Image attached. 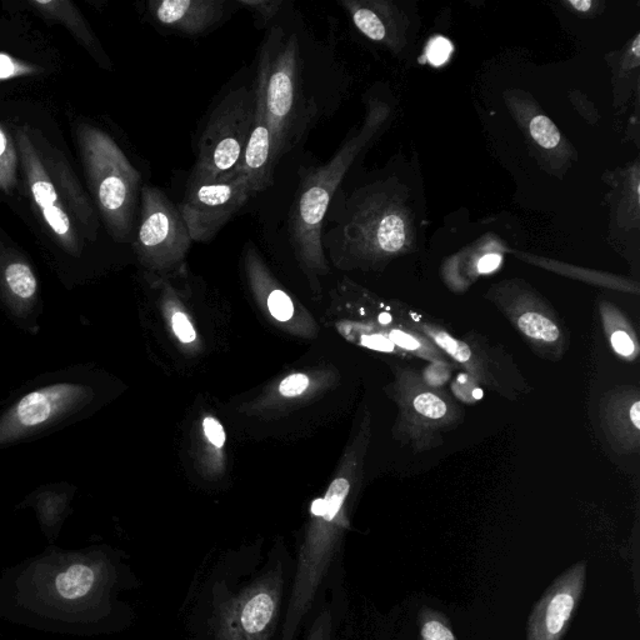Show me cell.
<instances>
[{
  "label": "cell",
  "instance_id": "33",
  "mask_svg": "<svg viewBox=\"0 0 640 640\" xmlns=\"http://www.w3.org/2000/svg\"><path fill=\"white\" fill-rule=\"evenodd\" d=\"M502 263V258L497 254H488L485 255L482 259L479 260L478 270L480 273H490L494 272Z\"/></svg>",
  "mask_w": 640,
  "mask_h": 640
},
{
  "label": "cell",
  "instance_id": "9",
  "mask_svg": "<svg viewBox=\"0 0 640 640\" xmlns=\"http://www.w3.org/2000/svg\"><path fill=\"white\" fill-rule=\"evenodd\" d=\"M328 235H337L339 247L362 253H395L407 242L404 219L392 209L370 202L358 205L348 222Z\"/></svg>",
  "mask_w": 640,
  "mask_h": 640
},
{
  "label": "cell",
  "instance_id": "19",
  "mask_svg": "<svg viewBox=\"0 0 640 640\" xmlns=\"http://www.w3.org/2000/svg\"><path fill=\"white\" fill-rule=\"evenodd\" d=\"M17 160L12 139L0 127V188L4 192H9L14 187Z\"/></svg>",
  "mask_w": 640,
  "mask_h": 640
},
{
  "label": "cell",
  "instance_id": "4",
  "mask_svg": "<svg viewBox=\"0 0 640 640\" xmlns=\"http://www.w3.org/2000/svg\"><path fill=\"white\" fill-rule=\"evenodd\" d=\"M85 165L109 232L120 242L132 235L140 192V174L108 134L79 129Z\"/></svg>",
  "mask_w": 640,
  "mask_h": 640
},
{
  "label": "cell",
  "instance_id": "30",
  "mask_svg": "<svg viewBox=\"0 0 640 640\" xmlns=\"http://www.w3.org/2000/svg\"><path fill=\"white\" fill-rule=\"evenodd\" d=\"M173 328L175 334L178 335V338L182 340L184 343H192L195 340L194 329L192 324H190L187 317H185L182 313H177L173 317Z\"/></svg>",
  "mask_w": 640,
  "mask_h": 640
},
{
  "label": "cell",
  "instance_id": "18",
  "mask_svg": "<svg viewBox=\"0 0 640 640\" xmlns=\"http://www.w3.org/2000/svg\"><path fill=\"white\" fill-rule=\"evenodd\" d=\"M423 332L433 339V342L438 345L440 349H443L445 353H448L450 357L457 360V362L467 365L472 364L473 354L469 345L459 342V340L450 337L448 333L443 332L438 328L432 327V325H424Z\"/></svg>",
  "mask_w": 640,
  "mask_h": 640
},
{
  "label": "cell",
  "instance_id": "17",
  "mask_svg": "<svg viewBox=\"0 0 640 640\" xmlns=\"http://www.w3.org/2000/svg\"><path fill=\"white\" fill-rule=\"evenodd\" d=\"M95 582L93 569L84 564H74L60 573L55 580V588L60 597L74 600L84 597L92 590Z\"/></svg>",
  "mask_w": 640,
  "mask_h": 640
},
{
  "label": "cell",
  "instance_id": "7",
  "mask_svg": "<svg viewBox=\"0 0 640 640\" xmlns=\"http://www.w3.org/2000/svg\"><path fill=\"white\" fill-rule=\"evenodd\" d=\"M247 177L225 180L189 178L187 193L179 205L194 242H209L253 198Z\"/></svg>",
  "mask_w": 640,
  "mask_h": 640
},
{
  "label": "cell",
  "instance_id": "15",
  "mask_svg": "<svg viewBox=\"0 0 640 640\" xmlns=\"http://www.w3.org/2000/svg\"><path fill=\"white\" fill-rule=\"evenodd\" d=\"M340 4L347 10L355 27L365 37L374 42H383L388 38V23L380 4L357 2V0H343Z\"/></svg>",
  "mask_w": 640,
  "mask_h": 640
},
{
  "label": "cell",
  "instance_id": "2",
  "mask_svg": "<svg viewBox=\"0 0 640 640\" xmlns=\"http://www.w3.org/2000/svg\"><path fill=\"white\" fill-rule=\"evenodd\" d=\"M255 99L262 105L277 164L297 142L300 108V54L297 35L272 29L260 49Z\"/></svg>",
  "mask_w": 640,
  "mask_h": 640
},
{
  "label": "cell",
  "instance_id": "23",
  "mask_svg": "<svg viewBox=\"0 0 640 640\" xmlns=\"http://www.w3.org/2000/svg\"><path fill=\"white\" fill-rule=\"evenodd\" d=\"M234 3L248 9L263 24L272 22L284 4L282 0H237Z\"/></svg>",
  "mask_w": 640,
  "mask_h": 640
},
{
  "label": "cell",
  "instance_id": "1",
  "mask_svg": "<svg viewBox=\"0 0 640 640\" xmlns=\"http://www.w3.org/2000/svg\"><path fill=\"white\" fill-rule=\"evenodd\" d=\"M102 377L78 364L38 375L0 409V450L33 442L93 414L104 397Z\"/></svg>",
  "mask_w": 640,
  "mask_h": 640
},
{
  "label": "cell",
  "instance_id": "25",
  "mask_svg": "<svg viewBox=\"0 0 640 640\" xmlns=\"http://www.w3.org/2000/svg\"><path fill=\"white\" fill-rule=\"evenodd\" d=\"M268 308L275 319L287 322L293 317L294 307L292 300L283 290L275 289L268 298Z\"/></svg>",
  "mask_w": 640,
  "mask_h": 640
},
{
  "label": "cell",
  "instance_id": "24",
  "mask_svg": "<svg viewBox=\"0 0 640 640\" xmlns=\"http://www.w3.org/2000/svg\"><path fill=\"white\" fill-rule=\"evenodd\" d=\"M627 327L628 325L625 324L622 328L612 330L609 338L615 353L622 355L624 358L633 359L637 357L639 348L637 340H635L634 335Z\"/></svg>",
  "mask_w": 640,
  "mask_h": 640
},
{
  "label": "cell",
  "instance_id": "29",
  "mask_svg": "<svg viewBox=\"0 0 640 640\" xmlns=\"http://www.w3.org/2000/svg\"><path fill=\"white\" fill-rule=\"evenodd\" d=\"M308 384L309 380L305 375L294 374L283 380L279 390L285 397H294V395L302 394L308 388Z\"/></svg>",
  "mask_w": 640,
  "mask_h": 640
},
{
  "label": "cell",
  "instance_id": "6",
  "mask_svg": "<svg viewBox=\"0 0 640 640\" xmlns=\"http://www.w3.org/2000/svg\"><path fill=\"white\" fill-rule=\"evenodd\" d=\"M280 567L263 573L240 589L228 594L215 607L212 633L215 640H269L277 624L284 572Z\"/></svg>",
  "mask_w": 640,
  "mask_h": 640
},
{
  "label": "cell",
  "instance_id": "22",
  "mask_svg": "<svg viewBox=\"0 0 640 640\" xmlns=\"http://www.w3.org/2000/svg\"><path fill=\"white\" fill-rule=\"evenodd\" d=\"M349 482L347 479L339 478L335 479L330 488L328 489L327 495H325L324 505H325V513L322 517L325 520H332L337 517L340 508H342L344 499L347 498L349 493Z\"/></svg>",
  "mask_w": 640,
  "mask_h": 640
},
{
  "label": "cell",
  "instance_id": "27",
  "mask_svg": "<svg viewBox=\"0 0 640 640\" xmlns=\"http://www.w3.org/2000/svg\"><path fill=\"white\" fill-rule=\"evenodd\" d=\"M32 72L28 65L17 62L9 55L0 54V80L20 77V75Z\"/></svg>",
  "mask_w": 640,
  "mask_h": 640
},
{
  "label": "cell",
  "instance_id": "20",
  "mask_svg": "<svg viewBox=\"0 0 640 640\" xmlns=\"http://www.w3.org/2000/svg\"><path fill=\"white\" fill-rule=\"evenodd\" d=\"M530 134L534 138L540 147L545 149H553L557 147L560 142V134L557 127H555L552 120L544 115H538L533 118L529 124Z\"/></svg>",
  "mask_w": 640,
  "mask_h": 640
},
{
  "label": "cell",
  "instance_id": "8",
  "mask_svg": "<svg viewBox=\"0 0 640 640\" xmlns=\"http://www.w3.org/2000/svg\"><path fill=\"white\" fill-rule=\"evenodd\" d=\"M140 224L137 232L138 252L155 265L182 259L192 238L179 207L162 189L144 187L140 192Z\"/></svg>",
  "mask_w": 640,
  "mask_h": 640
},
{
  "label": "cell",
  "instance_id": "31",
  "mask_svg": "<svg viewBox=\"0 0 640 640\" xmlns=\"http://www.w3.org/2000/svg\"><path fill=\"white\" fill-rule=\"evenodd\" d=\"M204 432L209 439V442L214 444L215 447H223L225 442V433L222 425L214 418H205L204 420Z\"/></svg>",
  "mask_w": 640,
  "mask_h": 640
},
{
  "label": "cell",
  "instance_id": "10",
  "mask_svg": "<svg viewBox=\"0 0 640 640\" xmlns=\"http://www.w3.org/2000/svg\"><path fill=\"white\" fill-rule=\"evenodd\" d=\"M587 565L578 562L555 580L529 618L528 640H560L582 597Z\"/></svg>",
  "mask_w": 640,
  "mask_h": 640
},
{
  "label": "cell",
  "instance_id": "12",
  "mask_svg": "<svg viewBox=\"0 0 640 640\" xmlns=\"http://www.w3.org/2000/svg\"><path fill=\"white\" fill-rule=\"evenodd\" d=\"M20 153H22L25 175H27L30 192L34 202L42 212L45 222L52 229L55 237L59 239L67 252L77 255L79 244L73 233L68 215L65 214L62 205L59 204L54 184L40 162L37 150L30 142L27 133H18Z\"/></svg>",
  "mask_w": 640,
  "mask_h": 640
},
{
  "label": "cell",
  "instance_id": "21",
  "mask_svg": "<svg viewBox=\"0 0 640 640\" xmlns=\"http://www.w3.org/2000/svg\"><path fill=\"white\" fill-rule=\"evenodd\" d=\"M420 635H422V640H457L452 629L449 628L447 620L432 612L423 615Z\"/></svg>",
  "mask_w": 640,
  "mask_h": 640
},
{
  "label": "cell",
  "instance_id": "14",
  "mask_svg": "<svg viewBox=\"0 0 640 640\" xmlns=\"http://www.w3.org/2000/svg\"><path fill=\"white\" fill-rule=\"evenodd\" d=\"M452 403L423 383L405 385V419L419 427L440 428L450 424Z\"/></svg>",
  "mask_w": 640,
  "mask_h": 640
},
{
  "label": "cell",
  "instance_id": "16",
  "mask_svg": "<svg viewBox=\"0 0 640 640\" xmlns=\"http://www.w3.org/2000/svg\"><path fill=\"white\" fill-rule=\"evenodd\" d=\"M514 322L525 337L535 345L555 347L562 338V332L552 319L538 310H517L513 313Z\"/></svg>",
  "mask_w": 640,
  "mask_h": 640
},
{
  "label": "cell",
  "instance_id": "26",
  "mask_svg": "<svg viewBox=\"0 0 640 640\" xmlns=\"http://www.w3.org/2000/svg\"><path fill=\"white\" fill-rule=\"evenodd\" d=\"M389 339L394 345L408 350V352L423 355V357H433L434 350L425 347L422 340L415 338L414 335L403 332V330L394 329L389 332Z\"/></svg>",
  "mask_w": 640,
  "mask_h": 640
},
{
  "label": "cell",
  "instance_id": "13",
  "mask_svg": "<svg viewBox=\"0 0 640 640\" xmlns=\"http://www.w3.org/2000/svg\"><path fill=\"white\" fill-rule=\"evenodd\" d=\"M230 10L225 0H159L149 12L163 28L185 35H200L222 23Z\"/></svg>",
  "mask_w": 640,
  "mask_h": 640
},
{
  "label": "cell",
  "instance_id": "34",
  "mask_svg": "<svg viewBox=\"0 0 640 640\" xmlns=\"http://www.w3.org/2000/svg\"><path fill=\"white\" fill-rule=\"evenodd\" d=\"M569 5L575 10H579V12H588V10L593 7V3L589 2V0H578V2H569Z\"/></svg>",
  "mask_w": 640,
  "mask_h": 640
},
{
  "label": "cell",
  "instance_id": "32",
  "mask_svg": "<svg viewBox=\"0 0 640 640\" xmlns=\"http://www.w3.org/2000/svg\"><path fill=\"white\" fill-rule=\"evenodd\" d=\"M363 345L368 348H372L375 350H380V352H392L394 349V344L392 340L383 337V335H368V337H363L362 339Z\"/></svg>",
  "mask_w": 640,
  "mask_h": 640
},
{
  "label": "cell",
  "instance_id": "11",
  "mask_svg": "<svg viewBox=\"0 0 640 640\" xmlns=\"http://www.w3.org/2000/svg\"><path fill=\"white\" fill-rule=\"evenodd\" d=\"M0 304L8 318L29 334H38L43 314L37 274L24 259L0 263Z\"/></svg>",
  "mask_w": 640,
  "mask_h": 640
},
{
  "label": "cell",
  "instance_id": "3",
  "mask_svg": "<svg viewBox=\"0 0 640 640\" xmlns=\"http://www.w3.org/2000/svg\"><path fill=\"white\" fill-rule=\"evenodd\" d=\"M374 120V115H370L362 132L348 140L327 164L299 173V187L288 215V230L294 249L305 263L317 267L323 260V224L330 202L355 157L372 137Z\"/></svg>",
  "mask_w": 640,
  "mask_h": 640
},
{
  "label": "cell",
  "instance_id": "35",
  "mask_svg": "<svg viewBox=\"0 0 640 640\" xmlns=\"http://www.w3.org/2000/svg\"><path fill=\"white\" fill-rule=\"evenodd\" d=\"M379 322L382 324H388L390 323V315L389 314H382L379 317Z\"/></svg>",
  "mask_w": 640,
  "mask_h": 640
},
{
  "label": "cell",
  "instance_id": "5",
  "mask_svg": "<svg viewBox=\"0 0 640 640\" xmlns=\"http://www.w3.org/2000/svg\"><path fill=\"white\" fill-rule=\"evenodd\" d=\"M255 89H232L210 114L200 135L197 163L190 177L225 180L237 177L252 133Z\"/></svg>",
  "mask_w": 640,
  "mask_h": 640
},
{
  "label": "cell",
  "instance_id": "28",
  "mask_svg": "<svg viewBox=\"0 0 640 640\" xmlns=\"http://www.w3.org/2000/svg\"><path fill=\"white\" fill-rule=\"evenodd\" d=\"M450 53H452V44L447 39L435 38L429 44L428 59L434 65H442L447 62Z\"/></svg>",
  "mask_w": 640,
  "mask_h": 640
}]
</instances>
